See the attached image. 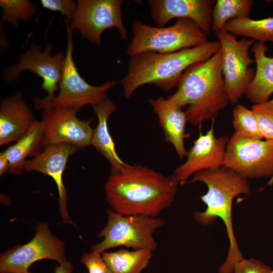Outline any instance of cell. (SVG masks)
Returning <instances> with one entry per match:
<instances>
[{"mask_svg":"<svg viewBox=\"0 0 273 273\" xmlns=\"http://www.w3.org/2000/svg\"><path fill=\"white\" fill-rule=\"evenodd\" d=\"M28 273H31L30 271H29Z\"/></svg>","mask_w":273,"mask_h":273,"instance_id":"cell-34","label":"cell"},{"mask_svg":"<svg viewBox=\"0 0 273 273\" xmlns=\"http://www.w3.org/2000/svg\"><path fill=\"white\" fill-rule=\"evenodd\" d=\"M213 0H149L150 15L156 26L164 27L171 19L193 20L207 35L212 25Z\"/></svg>","mask_w":273,"mask_h":273,"instance_id":"cell-15","label":"cell"},{"mask_svg":"<svg viewBox=\"0 0 273 273\" xmlns=\"http://www.w3.org/2000/svg\"><path fill=\"white\" fill-rule=\"evenodd\" d=\"M92 107L98 118V123L93 129L90 145L108 161L111 171L118 170L126 163L122 161L117 153L108 124L110 116L116 111L117 107L108 98Z\"/></svg>","mask_w":273,"mask_h":273,"instance_id":"cell-19","label":"cell"},{"mask_svg":"<svg viewBox=\"0 0 273 273\" xmlns=\"http://www.w3.org/2000/svg\"><path fill=\"white\" fill-rule=\"evenodd\" d=\"M229 140L226 135L216 138L212 124L206 134L200 133L188 151L187 160L174 170L171 176L179 184L184 185L190 176L199 171L223 166Z\"/></svg>","mask_w":273,"mask_h":273,"instance_id":"cell-14","label":"cell"},{"mask_svg":"<svg viewBox=\"0 0 273 273\" xmlns=\"http://www.w3.org/2000/svg\"><path fill=\"white\" fill-rule=\"evenodd\" d=\"M267 51L264 42L257 41L252 47L256 70L245 95L254 104L268 101L273 94V57L267 56Z\"/></svg>","mask_w":273,"mask_h":273,"instance_id":"cell-20","label":"cell"},{"mask_svg":"<svg viewBox=\"0 0 273 273\" xmlns=\"http://www.w3.org/2000/svg\"><path fill=\"white\" fill-rule=\"evenodd\" d=\"M123 0H78L75 16L69 24L71 29L80 33L83 39L100 46L101 36L107 29L116 28L120 38L126 41L127 30L123 24Z\"/></svg>","mask_w":273,"mask_h":273,"instance_id":"cell-10","label":"cell"},{"mask_svg":"<svg viewBox=\"0 0 273 273\" xmlns=\"http://www.w3.org/2000/svg\"><path fill=\"white\" fill-rule=\"evenodd\" d=\"M219 50L217 40L173 53L146 52L131 57L127 74L120 81L124 96L129 98L137 88L146 84L168 92L177 86L188 68L207 60Z\"/></svg>","mask_w":273,"mask_h":273,"instance_id":"cell-2","label":"cell"},{"mask_svg":"<svg viewBox=\"0 0 273 273\" xmlns=\"http://www.w3.org/2000/svg\"><path fill=\"white\" fill-rule=\"evenodd\" d=\"M219 50L210 58L188 68L183 74L176 91L168 98L183 108L187 121L193 125L214 120L228 104Z\"/></svg>","mask_w":273,"mask_h":273,"instance_id":"cell-3","label":"cell"},{"mask_svg":"<svg viewBox=\"0 0 273 273\" xmlns=\"http://www.w3.org/2000/svg\"><path fill=\"white\" fill-rule=\"evenodd\" d=\"M254 5L252 0H217L212 12V30L216 33L222 30L229 20L241 17H249Z\"/></svg>","mask_w":273,"mask_h":273,"instance_id":"cell-24","label":"cell"},{"mask_svg":"<svg viewBox=\"0 0 273 273\" xmlns=\"http://www.w3.org/2000/svg\"><path fill=\"white\" fill-rule=\"evenodd\" d=\"M53 50L51 43L42 51L40 46L32 44L29 49L20 56L18 62L7 67L3 73V79L7 83L18 81L20 73L27 70L42 79L41 87L47 95L43 99H34V107L38 110L50 107L62 77L65 54L60 51L53 55Z\"/></svg>","mask_w":273,"mask_h":273,"instance_id":"cell-7","label":"cell"},{"mask_svg":"<svg viewBox=\"0 0 273 273\" xmlns=\"http://www.w3.org/2000/svg\"><path fill=\"white\" fill-rule=\"evenodd\" d=\"M133 37L126 50L129 57L146 52L169 53L207 41V35L193 20L178 18L172 25L157 27L139 21L132 23Z\"/></svg>","mask_w":273,"mask_h":273,"instance_id":"cell-5","label":"cell"},{"mask_svg":"<svg viewBox=\"0 0 273 273\" xmlns=\"http://www.w3.org/2000/svg\"><path fill=\"white\" fill-rule=\"evenodd\" d=\"M73 266L71 262L67 261L63 264L57 266L55 268V273H72Z\"/></svg>","mask_w":273,"mask_h":273,"instance_id":"cell-32","label":"cell"},{"mask_svg":"<svg viewBox=\"0 0 273 273\" xmlns=\"http://www.w3.org/2000/svg\"><path fill=\"white\" fill-rule=\"evenodd\" d=\"M0 6L2 9L1 26L9 22L17 27L20 21L27 22L37 12V6L28 0H1Z\"/></svg>","mask_w":273,"mask_h":273,"instance_id":"cell-25","label":"cell"},{"mask_svg":"<svg viewBox=\"0 0 273 273\" xmlns=\"http://www.w3.org/2000/svg\"><path fill=\"white\" fill-rule=\"evenodd\" d=\"M1 31L2 32V33L1 32V36H2V37H1V40H2V41H1V52H4L9 48L8 46V42L7 41L6 35L4 34V31H2L1 30Z\"/></svg>","mask_w":273,"mask_h":273,"instance_id":"cell-33","label":"cell"},{"mask_svg":"<svg viewBox=\"0 0 273 273\" xmlns=\"http://www.w3.org/2000/svg\"><path fill=\"white\" fill-rule=\"evenodd\" d=\"M223 166L247 179L273 177V141L234 132L226 145Z\"/></svg>","mask_w":273,"mask_h":273,"instance_id":"cell-11","label":"cell"},{"mask_svg":"<svg viewBox=\"0 0 273 273\" xmlns=\"http://www.w3.org/2000/svg\"><path fill=\"white\" fill-rule=\"evenodd\" d=\"M233 123L235 133L241 136L263 139L255 115L252 109L237 104L233 111Z\"/></svg>","mask_w":273,"mask_h":273,"instance_id":"cell-26","label":"cell"},{"mask_svg":"<svg viewBox=\"0 0 273 273\" xmlns=\"http://www.w3.org/2000/svg\"><path fill=\"white\" fill-rule=\"evenodd\" d=\"M43 259L56 260L60 265L67 261L63 242L51 232L48 223L40 222L29 242L1 254L0 273H28L33 263Z\"/></svg>","mask_w":273,"mask_h":273,"instance_id":"cell-12","label":"cell"},{"mask_svg":"<svg viewBox=\"0 0 273 273\" xmlns=\"http://www.w3.org/2000/svg\"><path fill=\"white\" fill-rule=\"evenodd\" d=\"M36 120L20 92L3 99L0 103V145L17 141Z\"/></svg>","mask_w":273,"mask_h":273,"instance_id":"cell-17","label":"cell"},{"mask_svg":"<svg viewBox=\"0 0 273 273\" xmlns=\"http://www.w3.org/2000/svg\"><path fill=\"white\" fill-rule=\"evenodd\" d=\"M79 149L70 144L53 145L44 147L31 159L27 160L24 170L37 171L50 176L57 186L60 211L64 220L70 221L67 210V196L63 175L69 158Z\"/></svg>","mask_w":273,"mask_h":273,"instance_id":"cell-16","label":"cell"},{"mask_svg":"<svg viewBox=\"0 0 273 273\" xmlns=\"http://www.w3.org/2000/svg\"><path fill=\"white\" fill-rule=\"evenodd\" d=\"M271 268L263 262L253 258H244L236 262L233 273H272Z\"/></svg>","mask_w":273,"mask_h":273,"instance_id":"cell-29","label":"cell"},{"mask_svg":"<svg viewBox=\"0 0 273 273\" xmlns=\"http://www.w3.org/2000/svg\"><path fill=\"white\" fill-rule=\"evenodd\" d=\"M153 255L149 249L128 251H104L101 256L113 273H141L148 265Z\"/></svg>","mask_w":273,"mask_h":273,"instance_id":"cell-22","label":"cell"},{"mask_svg":"<svg viewBox=\"0 0 273 273\" xmlns=\"http://www.w3.org/2000/svg\"><path fill=\"white\" fill-rule=\"evenodd\" d=\"M78 111L68 108L50 107L42 110V146L70 144L79 149L90 145L93 119L82 120L76 116Z\"/></svg>","mask_w":273,"mask_h":273,"instance_id":"cell-13","label":"cell"},{"mask_svg":"<svg viewBox=\"0 0 273 273\" xmlns=\"http://www.w3.org/2000/svg\"><path fill=\"white\" fill-rule=\"evenodd\" d=\"M178 184L171 176L126 164L111 171L105 192L108 203L119 214L157 217L173 203Z\"/></svg>","mask_w":273,"mask_h":273,"instance_id":"cell-1","label":"cell"},{"mask_svg":"<svg viewBox=\"0 0 273 273\" xmlns=\"http://www.w3.org/2000/svg\"><path fill=\"white\" fill-rule=\"evenodd\" d=\"M272 273H273V272H272Z\"/></svg>","mask_w":273,"mask_h":273,"instance_id":"cell-35","label":"cell"},{"mask_svg":"<svg viewBox=\"0 0 273 273\" xmlns=\"http://www.w3.org/2000/svg\"><path fill=\"white\" fill-rule=\"evenodd\" d=\"M260 132L266 140L273 141V99L252 106Z\"/></svg>","mask_w":273,"mask_h":273,"instance_id":"cell-27","label":"cell"},{"mask_svg":"<svg viewBox=\"0 0 273 273\" xmlns=\"http://www.w3.org/2000/svg\"><path fill=\"white\" fill-rule=\"evenodd\" d=\"M43 131L41 120H36L23 136L5 150L9 163L8 172L21 173L27 157H34L42 151Z\"/></svg>","mask_w":273,"mask_h":273,"instance_id":"cell-21","label":"cell"},{"mask_svg":"<svg viewBox=\"0 0 273 273\" xmlns=\"http://www.w3.org/2000/svg\"><path fill=\"white\" fill-rule=\"evenodd\" d=\"M223 30L258 42L273 43V17L258 20L249 17L232 19L227 22Z\"/></svg>","mask_w":273,"mask_h":273,"instance_id":"cell-23","label":"cell"},{"mask_svg":"<svg viewBox=\"0 0 273 273\" xmlns=\"http://www.w3.org/2000/svg\"><path fill=\"white\" fill-rule=\"evenodd\" d=\"M215 33L220 43L221 70L229 102L236 105L254 77L255 71L250 65L255 61L249 57V50L255 41L246 37L238 40L236 35L223 30Z\"/></svg>","mask_w":273,"mask_h":273,"instance_id":"cell-8","label":"cell"},{"mask_svg":"<svg viewBox=\"0 0 273 273\" xmlns=\"http://www.w3.org/2000/svg\"><path fill=\"white\" fill-rule=\"evenodd\" d=\"M42 6L52 11L59 12L70 23L76 14L77 3L73 0H41Z\"/></svg>","mask_w":273,"mask_h":273,"instance_id":"cell-28","label":"cell"},{"mask_svg":"<svg viewBox=\"0 0 273 273\" xmlns=\"http://www.w3.org/2000/svg\"><path fill=\"white\" fill-rule=\"evenodd\" d=\"M196 181L205 184L208 191L201 197L207 206L206 208L203 212H195L194 219L203 225L212 223L217 218L222 220L226 229L230 247L226 259L220 267L219 273H233L234 264L243 257L234 232L232 203L237 196L250 193V184L247 178L224 166L195 173L190 182Z\"/></svg>","mask_w":273,"mask_h":273,"instance_id":"cell-4","label":"cell"},{"mask_svg":"<svg viewBox=\"0 0 273 273\" xmlns=\"http://www.w3.org/2000/svg\"><path fill=\"white\" fill-rule=\"evenodd\" d=\"M149 103L158 117L165 141L172 144L180 158L187 156L184 138L188 121L185 112L168 98L162 97L151 99Z\"/></svg>","mask_w":273,"mask_h":273,"instance_id":"cell-18","label":"cell"},{"mask_svg":"<svg viewBox=\"0 0 273 273\" xmlns=\"http://www.w3.org/2000/svg\"><path fill=\"white\" fill-rule=\"evenodd\" d=\"M9 163L5 151L0 153V176L9 171Z\"/></svg>","mask_w":273,"mask_h":273,"instance_id":"cell-31","label":"cell"},{"mask_svg":"<svg viewBox=\"0 0 273 273\" xmlns=\"http://www.w3.org/2000/svg\"><path fill=\"white\" fill-rule=\"evenodd\" d=\"M66 23L67 44L62 77L58 85L59 92L49 108H64L78 111L86 105L93 106L108 98L107 92L116 83L108 80L101 85L94 86L81 76L73 58L74 48L72 39L73 31L69 23Z\"/></svg>","mask_w":273,"mask_h":273,"instance_id":"cell-9","label":"cell"},{"mask_svg":"<svg viewBox=\"0 0 273 273\" xmlns=\"http://www.w3.org/2000/svg\"><path fill=\"white\" fill-rule=\"evenodd\" d=\"M107 224L98 234L103 240L93 246L91 252L101 253L118 246L135 250H156L157 244L153 234L164 224V220L157 217L145 215H125L113 210L107 211Z\"/></svg>","mask_w":273,"mask_h":273,"instance_id":"cell-6","label":"cell"},{"mask_svg":"<svg viewBox=\"0 0 273 273\" xmlns=\"http://www.w3.org/2000/svg\"><path fill=\"white\" fill-rule=\"evenodd\" d=\"M81 260L89 273H113L103 260L101 253L96 252L84 253Z\"/></svg>","mask_w":273,"mask_h":273,"instance_id":"cell-30","label":"cell"}]
</instances>
